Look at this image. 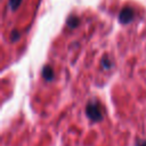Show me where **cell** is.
<instances>
[{
    "label": "cell",
    "instance_id": "cell-8",
    "mask_svg": "<svg viewBox=\"0 0 146 146\" xmlns=\"http://www.w3.org/2000/svg\"><path fill=\"white\" fill-rule=\"evenodd\" d=\"M136 146H146V140H143V141H139Z\"/></svg>",
    "mask_w": 146,
    "mask_h": 146
},
{
    "label": "cell",
    "instance_id": "cell-1",
    "mask_svg": "<svg viewBox=\"0 0 146 146\" xmlns=\"http://www.w3.org/2000/svg\"><path fill=\"white\" fill-rule=\"evenodd\" d=\"M86 114L88 116L89 120H91L92 122H99L103 120L104 116V112H103V106L97 100H90L87 104L86 107Z\"/></svg>",
    "mask_w": 146,
    "mask_h": 146
},
{
    "label": "cell",
    "instance_id": "cell-3",
    "mask_svg": "<svg viewBox=\"0 0 146 146\" xmlns=\"http://www.w3.org/2000/svg\"><path fill=\"white\" fill-rule=\"evenodd\" d=\"M42 78L46 81H51L54 79V71L49 65L43 66V68H42Z\"/></svg>",
    "mask_w": 146,
    "mask_h": 146
},
{
    "label": "cell",
    "instance_id": "cell-2",
    "mask_svg": "<svg viewBox=\"0 0 146 146\" xmlns=\"http://www.w3.org/2000/svg\"><path fill=\"white\" fill-rule=\"evenodd\" d=\"M135 17V10L131 7H124L120 14H119V21L122 24H128L130 23Z\"/></svg>",
    "mask_w": 146,
    "mask_h": 146
},
{
    "label": "cell",
    "instance_id": "cell-7",
    "mask_svg": "<svg viewBox=\"0 0 146 146\" xmlns=\"http://www.w3.org/2000/svg\"><path fill=\"white\" fill-rule=\"evenodd\" d=\"M19 33H18V31L17 30H13L11 31V33H10V40L13 41V42H15L16 40H18L19 39Z\"/></svg>",
    "mask_w": 146,
    "mask_h": 146
},
{
    "label": "cell",
    "instance_id": "cell-6",
    "mask_svg": "<svg viewBox=\"0 0 146 146\" xmlns=\"http://www.w3.org/2000/svg\"><path fill=\"white\" fill-rule=\"evenodd\" d=\"M102 67H103L104 70H108V68L112 67V62H111L106 56H104L103 59H102Z\"/></svg>",
    "mask_w": 146,
    "mask_h": 146
},
{
    "label": "cell",
    "instance_id": "cell-5",
    "mask_svg": "<svg viewBox=\"0 0 146 146\" xmlns=\"http://www.w3.org/2000/svg\"><path fill=\"white\" fill-rule=\"evenodd\" d=\"M21 3H22V0H9V1H8V6L10 7V9H11L13 11H15V10L19 7Z\"/></svg>",
    "mask_w": 146,
    "mask_h": 146
},
{
    "label": "cell",
    "instance_id": "cell-4",
    "mask_svg": "<svg viewBox=\"0 0 146 146\" xmlns=\"http://www.w3.org/2000/svg\"><path fill=\"white\" fill-rule=\"evenodd\" d=\"M66 23H67V25H68L70 27H76V26L79 25V23H80V19H79V17L72 15V16H70V17L67 18Z\"/></svg>",
    "mask_w": 146,
    "mask_h": 146
}]
</instances>
